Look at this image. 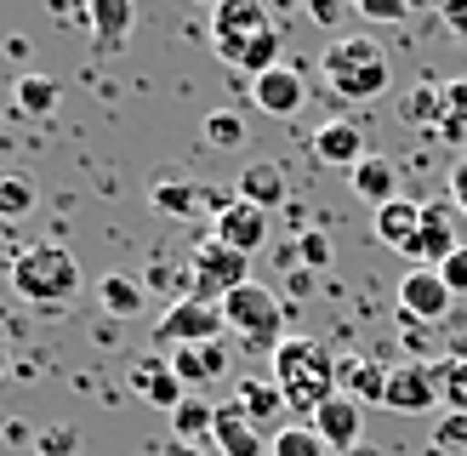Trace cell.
<instances>
[{"label": "cell", "instance_id": "obj_29", "mask_svg": "<svg viewBox=\"0 0 467 456\" xmlns=\"http://www.w3.org/2000/svg\"><path fill=\"white\" fill-rule=\"evenodd\" d=\"M268 456H331V445L314 433V422H291L268 440Z\"/></svg>", "mask_w": 467, "mask_h": 456}, {"label": "cell", "instance_id": "obj_9", "mask_svg": "<svg viewBox=\"0 0 467 456\" xmlns=\"http://www.w3.org/2000/svg\"><path fill=\"white\" fill-rule=\"evenodd\" d=\"M451 303H456V291L445 285L439 268H410L400 280V314L416 319V326H439V319H451Z\"/></svg>", "mask_w": 467, "mask_h": 456}, {"label": "cell", "instance_id": "obj_41", "mask_svg": "<svg viewBox=\"0 0 467 456\" xmlns=\"http://www.w3.org/2000/svg\"><path fill=\"white\" fill-rule=\"evenodd\" d=\"M308 12H314V23H337V17H342V6H337V0H314Z\"/></svg>", "mask_w": 467, "mask_h": 456}, {"label": "cell", "instance_id": "obj_14", "mask_svg": "<svg viewBox=\"0 0 467 456\" xmlns=\"http://www.w3.org/2000/svg\"><path fill=\"white\" fill-rule=\"evenodd\" d=\"M212 445L217 456H268V440H263V428H256L240 399H223L217 405V428H212Z\"/></svg>", "mask_w": 467, "mask_h": 456}, {"label": "cell", "instance_id": "obj_1", "mask_svg": "<svg viewBox=\"0 0 467 456\" xmlns=\"http://www.w3.org/2000/svg\"><path fill=\"white\" fill-rule=\"evenodd\" d=\"M337 354L325 348L319 337H285L274 348V382H279V394H285V410H308V422H314V410L319 405H331L342 388H337Z\"/></svg>", "mask_w": 467, "mask_h": 456}, {"label": "cell", "instance_id": "obj_45", "mask_svg": "<svg viewBox=\"0 0 467 456\" xmlns=\"http://www.w3.org/2000/svg\"><path fill=\"white\" fill-rule=\"evenodd\" d=\"M462 166H467V154H462Z\"/></svg>", "mask_w": 467, "mask_h": 456}, {"label": "cell", "instance_id": "obj_33", "mask_svg": "<svg viewBox=\"0 0 467 456\" xmlns=\"http://www.w3.org/2000/svg\"><path fill=\"white\" fill-rule=\"evenodd\" d=\"M296 263L308 274L331 268V234H325V228H302V234H296Z\"/></svg>", "mask_w": 467, "mask_h": 456}, {"label": "cell", "instance_id": "obj_5", "mask_svg": "<svg viewBox=\"0 0 467 456\" xmlns=\"http://www.w3.org/2000/svg\"><path fill=\"white\" fill-rule=\"evenodd\" d=\"M240 285H251V257L245 251H234L223 240H200L194 257H189V296L223 308V296L240 291Z\"/></svg>", "mask_w": 467, "mask_h": 456}, {"label": "cell", "instance_id": "obj_27", "mask_svg": "<svg viewBox=\"0 0 467 456\" xmlns=\"http://www.w3.org/2000/svg\"><path fill=\"white\" fill-rule=\"evenodd\" d=\"M234 399H240V410H245V417L256 422V428H263L268 417H279V410H285V394H279V382L268 377H240V388H234Z\"/></svg>", "mask_w": 467, "mask_h": 456}, {"label": "cell", "instance_id": "obj_28", "mask_svg": "<svg viewBox=\"0 0 467 456\" xmlns=\"http://www.w3.org/2000/svg\"><path fill=\"white\" fill-rule=\"evenodd\" d=\"M12 98H17V109H23V114H35V120H46V114H57V103H63V86H57L52 75H23V80L12 86Z\"/></svg>", "mask_w": 467, "mask_h": 456}, {"label": "cell", "instance_id": "obj_21", "mask_svg": "<svg viewBox=\"0 0 467 456\" xmlns=\"http://www.w3.org/2000/svg\"><path fill=\"white\" fill-rule=\"evenodd\" d=\"M171 371L182 377V388H205V382H217V377L228 371V348H223V342L177 348V354H171Z\"/></svg>", "mask_w": 467, "mask_h": 456}, {"label": "cell", "instance_id": "obj_7", "mask_svg": "<svg viewBox=\"0 0 467 456\" xmlns=\"http://www.w3.org/2000/svg\"><path fill=\"white\" fill-rule=\"evenodd\" d=\"M268 29H274V17L256 6V0H223L212 12V46H217L223 63H234L256 35H268Z\"/></svg>", "mask_w": 467, "mask_h": 456}, {"label": "cell", "instance_id": "obj_6", "mask_svg": "<svg viewBox=\"0 0 467 456\" xmlns=\"http://www.w3.org/2000/svg\"><path fill=\"white\" fill-rule=\"evenodd\" d=\"M228 319L217 303H200V296H177V303L166 308V319L154 326V342H166V348H200V342H223Z\"/></svg>", "mask_w": 467, "mask_h": 456}, {"label": "cell", "instance_id": "obj_2", "mask_svg": "<svg viewBox=\"0 0 467 456\" xmlns=\"http://www.w3.org/2000/svg\"><path fill=\"white\" fill-rule=\"evenodd\" d=\"M319 75L348 103H377L382 91L393 86L388 52L370 35H342V40H331V46H325V57H319Z\"/></svg>", "mask_w": 467, "mask_h": 456}, {"label": "cell", "instance_id": "obj_11", "mask_svg": "<svg viewBox=\"0 0 467 456\" xmlns=\"http://www.w3.org/2000/svg\"><path fill=\"white\" fill-rule=\"evenodd\" d=\"M251 103L263 114H274V120H291V114H302V103H308V80H302V68L279 63V68L251 80Z\"/></svg>", "mask_w": 467, "mask_h": 456}, {"label": "cell", "instance_id": "obj_39", "mask_svg": "<svg viewBox=\"0 0 467 456\" xmlns=\"http://www.w3.org/2000/svg\"><path fill=\"white\" fill-rule=\"evenodd\" d=\"M439 17H445V29H456L467 40V0H451V6H439Z\"/></svg>", "mask_w": 467, "mask_h": 456}, {"label": "cell", "instance_id": "obj_30", "mask_svg": "<svg viewBox=\"0 0 467 456\" xmlns=\"http://www.w3.org/2000/svg\"><path fill=\"white\" fill-rule=\"evenodd\" d=\"M35 212V182L23 171H0V223H17Z\"/></svg>", "mask_w": 467, "mask_h": 456}, {"label": "cell", "instance_id": "obj_19", "mask_svg": "<svg viewBox=\"0 0 467 456\" xmlns=\"http://www.w3.org/2000/svg\"><path fill=\"white\" fill-rule=\"evenodd\" d=\"M154 212H166V217H194V212H205V205H212V212H223L228 200H217V194H205L200 182H182V177H166V182H154Z\"/></svg>", "mask_w": 467, "mask_h": 456}, {"label": "cell", "instance_id": "obj_20", "mask_svg": "<svg viewBox=\"0 0 467 456\" xmlns=\"http://www.w3.org/2000/svg\"><path fill=\"white\" fill-rule=\"evenodd\" d=\"M240 200L256 205V212L285 205V166H274V160H251V166L240 171Z\"/></svg>", "mask_w": 467, "mask_h": 456}, {"label": "cell", "instance_id": "obj_25", "mask_svg": "<svg viewBox=\"0 0 467 456\" xmlns=\"http://www.w3.org/2000/svg\"><path fill=\"white\" fill-rule=\"evenodd\" d=\"M98 303L114 314V319H131V314H143V280H137V274H103L98 280Z\"/></svg>", "mask_w": 467, "mask_h": 456}, {"label": "cell", "instance_id": "obj_24", "mask_svg": "<svg viewBox=\"0 0 467 456\" xmlns=\"http://www.w3.org/2000/svg\"><path fill=\"white\" fill-rule=\"evenodd\" d=\"M212 428H217V405L200 399V394H189L171 410V440L177 445H205V440H212Z\"/></svg>", "mask_w": 467, "mask_h": 456}, {"label": "cell", "instance_id": "obj_23", "mask_svg": "<svg viewBox=\"0 0 467 456\" xmlns=\"http://www.w3.org/2000/svg\"><path fill=\"white\" fill-rule=\"evenodd\" d=\"M354 194L370 200V205H388V200H400V171H393V160L382 154H365L359 166H354Z\"/></svg>", "mask_w": 467, "mask_h": 456}, {"label": "cell", "instance_id": "obj_4", "mask_svg": "<svg viewBox=\"0 0 467 456\" xmlns=\"http://www.w3.org/2000/svg\"><path fill=\"white\" fill-rule=\"evenodd\" d=\"M223 319H228V331L245 342V348H279L291 331H285V308H279V296L268 285H240V291H228L223 296Z\"/></svg>", "mask_w": 467, "mask_h": 456}, {"label": "cell", "instance_id": "obj_10", "mask_svg": "<svg viewBox=\"0 0 467 456\" xmlns=\"http://www.w3.org/2000/svg\"><path fill=\"white\" fill-rule=\"evenodd\" d=\"M456 251H462V240H456L451 212H445V205H422V228H416V240L405 245L410 268H445Z\"/></svg>", "mask_w": 467, "mask_h": 456}, {"label": "cell", "instance_id": "obj_35", "mask_svg": "<svg viewBox=\"0 0 467 456\" xmlns=\"http://www.w3.org/2000/svg\"><path fill=\"white\" fill-rule=\"evenodd\" d=\"M35 451L40 456H75L80 451V433L75 428H52V433H40V440H35Z\"/></svg>", "mask_w": 467, "mask_h": 456}, {"label": "cell", "instance_id": "obj_17", "mask_svg": "<svg viewBox=\"0 0 467 456\" xmlns=\"http://www.w3.org/2000/svg\"><path fill=\"white\" fill-rule=\"evenodd\" d=\"M86 29H91V40H98L103 52H120L126 35L137 29V6H131V0H91V6H86Z\"/></svg>", "mask_w": 467, "mask_h": 456}, {"label": "cell", "instance_id": "obj_38", "mask_svg": "<svg viewBox=\"0 0 467 456\" xmlns=\"http://www.w3.org/2000/svg\"><path fill=\"white\" fill-rule=\"evenodd\" d=\"M439 274H445V285H451L456 296H467V245H462V251H456V257L439 268Z\"/></svg>", "mask_w": 467, "mask_h": 456}, {"label": "cell", "instance_id": "obj_13", "mask_svg": "<svg viewBox=\"0 0 467 456\" xmlns=\"http://www.w3.org/2000/svg\"><path fill=\"white\" fill-rule=\"evenodd\" d=\"M212 240H223V245H234V251H263V240H268V212H256V205H245L240 194H234L223 212L212 217Z\"/></svg>", "mask_w": 467, "mask_h": 456}, {"label": "cell", "instance_id": "obj_22", "mask_svg": "<svg viewBox=\"0 0 467 456\" xmlns=\"http://www.w3.org/2000/svg\"><path fill=\"white\" fill-rule=\"evenodd\" d=\"M370 228H377V240L382 245H393V251H405L410 240H416V228H422V205H416V200H388V205H377V223H370Z\"/></svg>", "mask_w": 467, "mask_h": 456}, {"label": "cell", "instance_id": "obj_12", "mask_svg": "<svg viewBox=\"0 0 467 456\" xmlns=\"http://www.w3.org/2000/svg\"><path fill=\"white\" fill-rule=\"evenodd\" d=\"M131 394L149 399L154 410H177L182 399H189V388H182V377L171 371V359L143 354V359H131Z\"/></svg>", "mask_w": 467, "mask_h": 456}, {"label": "cell", "instance_id": "obj_15", "mask_svg": "<svg viewBox=\"0 0 467 456\" xmlns=\"http://www.w3.org/2000/svg\"><path fill=\"white\" fill-rule=\"evenodd\" d=\"M314 433H319L325 445H331V456L365 445V440H359V433H365V405H354L348 394H337L331 405H319V410H314Z\"/></svg>", "mask_w": 467, "mask_h": 456}, {"label": "cell", "instance_id": "obj_32", "mask_svg": "<svg viewBox=\"0 0 467 456\" xmlns=\"http://www.w3.org/2000/svg\"><path fill=\"white\" fill-rule=\"evenodd\" d=\"M245 120H240V114H234V109H217V114H205V143H212V149H240L245 143Z\"/></svg>", "mask_w": 467, "mask_h": 456}, {"label": "cell", "instance_id": "obj_44", "mask_svg": "<svg viewBox=\"0 0 467 456\" xmlns=\"http://www.w3.org/2000/svg\"><path fill=\"white\" fill-rule=\"evenodd\" d=\"M6 365H12V354H6V342H0V377H6Z\"/></svg>", "mask_w": 467, "mask_h": 456}, {"label": "cell", "instance_id": "obj_31", "mask_svg": "<svg viewBox=\"0 0 467 456\" xmlns=\"http://www.w3.org/2000/svg\"><path fill=\"white\" fill-rule=\"evenodd\" d=\"M439 405L456 410V417H467V359L462 354L439 359Z\"/></svg>", "mask_w": 467, "mask_h": 456}, {"label": "cell", "instance_id": "obj_43", "mask_svg": "<svg viewBox=\"0 0 467 456\" xmlns=\"http://www.w3.org/2000/svg\"><path fill=\"white\" fill-rule=\"evenodd\" d=\"M342 456H382L377 445H354V451H342Z\"/></svg>", "mask_w": 467, "mask_h": 456}, {"label": "cell", "instance_id": "obj_42", "mask_svg": "<svg viewBox=\"0 0 467 456\" xmlns=\"http://www.w3.org/2000/svg\"><path fill=\"white\" fill-rule=\"evenodd\" d=\"M166 456H205V451H200V445H177V440H171V445H166Z\"/></svg>", "mask_w": 467, "mask_h": 456}, {"label": "cell", "instance_id": "obj_34", "mask_svg": "<svg viewBox=\"0 0 467 456\" xmlns=\"http://www.w3.org/2000/svg\"><path fill=\"white\" fill-rule=\"evenodd\" d=\"M433 445H439V451H462V456H467V417L445 410V422L433 428Z\"/></svg>", "mask_w": 467, "mask_h": 456}, {"label": "cell", "instance_id": "obj_40", "mask_svg": "<svg viewBox=\"0 0 467 456\" xmlns=\"http://www.w3.org/2000/svg\"><path fill=\"white\" fill-rule=\"evenodd\" d=\"M451 200H456V212H467V166H462V160L451 171Z\"/></svg>", "mask_w": 467, "mask_h": 456}, {"label": "cell", "instance_id": "obj_18", "mask_svg": "<svg viewBox=\"0 0 467 456\" xmlns=\"http://www.w3.org/2000/svg\"><path fill=\"white\" fill-rule=\"evenodd\" d=\"M337 388L354 405H388V371H382V365H370V359H359V354H348L337 365Z\"/></svg>", "mask_w": 467, "mask_h": 456}, {"label": "cell", "instance_id": "obj_16", "mask_svg": "<svg viewBox=\"0 0 467 456\" xmlns=\"http://www.w3.org/2000/svg\"><path fill=\"white\" fill-rule=\"evenodd\" d=\"M314 160H319V166H348V171H354L365 160V131L354 120H325L314 131Z\"/></svg>", "mask_w": 467, "mask_h": 456}, {"label": "cell", "instance_id": "obj_36", "mask_svg": "<svg viewBox=\"0 0 467 456\" xmlns=\"http://www.w3.org/2000/svg\"><path fill=\"white\" fill-rule=\"evenodd\" d=\"M359 17H370V23H405L410 6H405V0H359Z\"/></svg>", "mask_w": 467, "mask_h": 456}, {"label": "cell", "instance_id": "obj_37", "mask_svg": "<svg viewBox=\"0 0 467 456\" xmlns=\"http://www.w3.org/2000/svg\"><path fill=\"white\" fill-rule=\"evenodd\" d=\"M445 120L467 126V80H445Z\"/></svg>", "mask_w": 467, "mask_h": 456}, {"label": "cell", "instance_id": "obj_26", "mask_svg": "<svg viewBox=\"0 0 467 456\" xmlns=\"http://www.w3.org/2000/svg\"><path fill=\"white\" fill-rule=\"evenodd\" d=\"M400 120L405 126H439V120H445V86H439V80H422V86H410L405 91V98H400Z\"/></svg>", "mask_w": 467, "mask_h": 456}, {"label": "cell", "instance_id": "obj_8", "mask_svg": "<svg viewBox=\"0 0 467 456\" xmlns=\"http://www.w3.org/2000/svg\"><path fill=\"white\" fill-rule=\"evenodd\" d=\"M439 399V359H405L388 365V410L400 417H422Z\"/></svg>", "mask_w": 467, "mask_h": 456}, {"label": "cell", "instance_id": "obj_3", "mask_svg": "<svg viewBox=\"0 0 467 456\" xmlns=\"http://www.w3.org/2000/svg\"><path fill=\"white\" fill-rule=\"evenodd\" d=\"M6 285L35 308H57L80 291V268L63 245H23L6 257Z\"/></svg>", "mask_w": 467, "mask_h": 456}]
</instances>
